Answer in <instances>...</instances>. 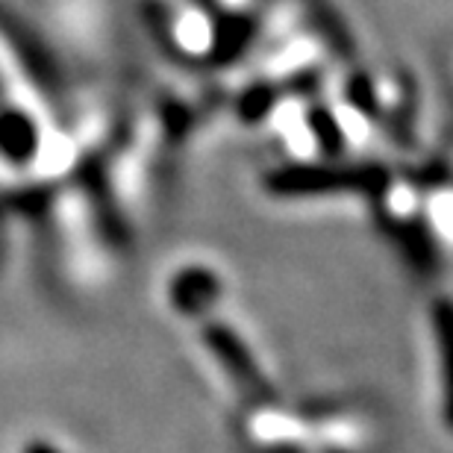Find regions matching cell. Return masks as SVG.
<instances>
[{"instance_id":"1","label":"cell","mask_w":453,"mask_h":453,"mask_svg":"<svg viewBox=\"0 0 453 453\" xmlns=\"http://www.w3.org/2000/svg\"><path fill=\"white\" fill-rule=\"evenodd\" d=\"M433 339L439 353V410L453 433V303L433 310Z\"/></svg>"}]
</instances>
